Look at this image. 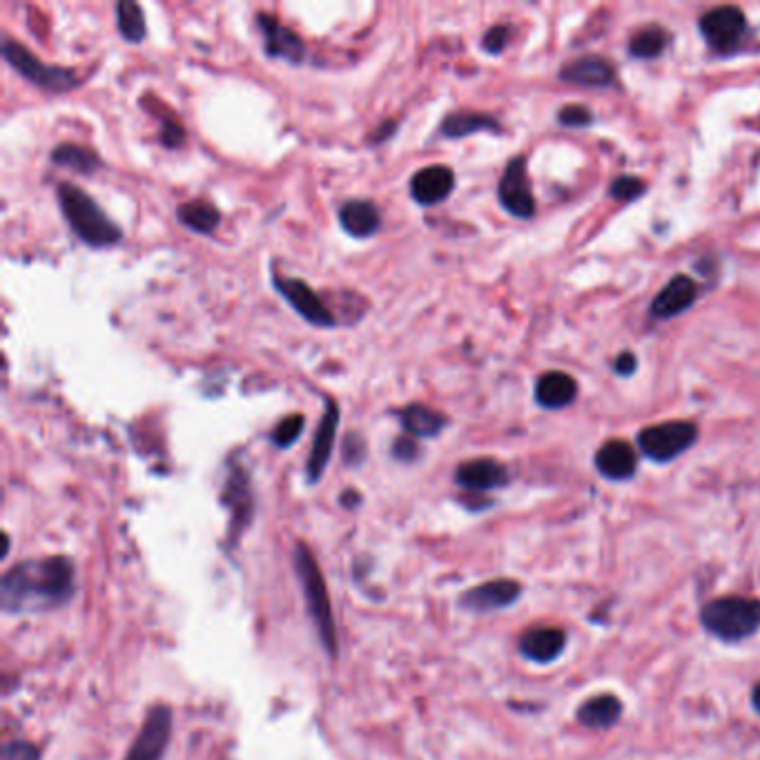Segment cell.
Instances as JSON below:
<instances>
[{"label":"cell","mask_w":760,"mask_h":760,"mask_svg":"<svg viewBox=\"0 0 760 760\" xmlns=\"http://www.w3.org/2000/svg\"><path fill=\"white\" fill-rule=\"evenodd\" d=\"M76 589L74 564L56 558L27 560L9 569L0 582V604L5 613H43L63 607Z\"/></svg>","instance_id":"obj_1"},{"label":"cell","mask_w":760,"mask_h":760,"mask_svg":"<svg viewBox=\"0 0 760 760\" xmlns=\"http://www.w3.org/2000/svg\"><path fill=\"white\" fill-rule=\"evenodd\" d=\"M56 197L67 226L87 246L112 248L121 243L123 230L119 223L107 217V212L79 185L70 181L58 183Z\"/></svg>","instance_id":"obj_2"},{"label":"cell","mask_w":760,"mask_h":760,"mask_svg":"<svg viewBox=\"0 0 760 760\" xmlns=\"http://www.w3.org/2000/svg\"><path fill=\"white\" fill-rule=\"evenodd\" d=\"M295 571L301 591H304L310 620H313L319 633V642L330 656H337V629L333 620V607H330V593L313 551L304 542H299L295 549Z\"/></svg>","instance_id":"obj_3"},{"label":"cell","mask_w":760,"mask_h":760,"mask_svg":"<svg viewBox=\"0 0 760 760\" xmlns=\"http://www.w3.org/2000/svg\"><path fill=\"white\" fill-rule=\"evenodd\" d=\"M709 633L725 642L745 640L760 629V600L727 596L709 602L700 613Z\"/></svg>","instance_id":"obj_4"},{"label":"cell","mask_w":760,"mask_h":760,"mask_svg":"<svg viewBox=\"0 0 760 760\" xmlns=\"http://www.w3.org/2000/svg\"><path fill=\"white\" fill-rule=\"evenodd\" d=\"M3 58L25 81L41 87L45 92H70L81 83L79 74L70 70V67L47 65L29 52L25 45L12 41L7 36L3 38Z\"/></svg>","instance_id":"obj_5"},{"label":"cell","mask_w":760,"mask_h":760,"mask_svg":"<svg viewBox=\"0 0 760 760\" xmlns=\"http://www.w3.org/2000/svg\"><path fill=\"white\" fill-rule=\"evenodd\" d=\"M698 440V426L694 422L676 420V422H662L656 426H647L645 431L638 435V446L649 460L654 462H671L676 460L680 453H685L687 448L694 446Z\"/></svg>","instance_id":"obj_6"},{"label":"cell","mask_w":760,"mask_h":760,"mask_svg":"<svg viewBox=\"0 0 760 760\" xmlns=\"http://www.w3.org/2000/svg\"><path fill=\"white\" fill-rule=\"evenodd\" d=\"M272 286H275L279 295L288 301L290 308L295 310L299 317H304L308 324H313L317 328L337 326V317L333 310L328 308L326 301L321 299L304 279L281 277L277 275V272H272Z\"/></svg>","instance_id":"obj_7"},{"label":"cell","mask_w":760,"mask_h":760,"mask_svg":"<svg viewBox=\"0 0 760 760\" xmlns=\"http://www.w3.org/2000/svg\"><path fill=\"white\" fill-rule=\"evenodd\" d=\"M745 32V14L732 5L709 9L700 18V34L716 54H734L743 43Z\"/></svg>","instance_id":"obj_8"},{"label":"cell","mask_w":760,"mask_h":760,"mask_svg":"<svg viewBox=\"0 0 760 760\" xmlns=\"http://www.w3.org/2000/svg\"><path fill=\"white\" fill-rule=\"evenodd\" d=\"M170 736L172 709L168 705H154L145 716L141 732L136 734L125 760H163L165 749L170 745Z\"/></svg>","instance_id":"obj_9"},{"label":"cell","mask_w":760,"mask_h":760,"mask_svg":"<svg viewBox=\"0 0 760 760\" xmlns=\"http://www.w3.org/2000/svg\"><path fill=\"white\" fill-rule=\"evenodd\" d=\"M498 197L502 208L518 219H531L535 214V199L531 190L529 174H526L524 157H515L504 168L498 185Z\"/></svg>","instance_id":"obj_10"},{"label":"cell","mask_w":760,"mask_h":760,"mask_svg":"<svg viewBox=\"0 0 760 760\" xmlns=\"http://www.w3.org/2000/svg\"><path fill=\"white\" fill-rule=\"evenodd\" d=\"M339 406L335 399L326 397V411L321 415L313 448H310L308 462H306V477L310 484H317L321 477H324L330 457H333L335 451V440H337V428H339Z\"/></svg>","instance_id":"obj_11"},{"label":"cell","mask_w":760,"mask_h":760,"mask_svg":"<svg viewBox=\"0 0 760 760\" xmlns=\"http://www.w3.org/2000/svg\"><path fill=\"white\" fill-rule=\"evenodd\" d=\"M257 27L263 36V50L268 58H281L290 65H304L306 45L292 32L290 27L281 25L272 14H257Z\"/></svg>","instance_id":"obj_12"},{"label":"cell","mask_w":760,"mask_h":760,"mask_svg":"<svg viewBox=\"0 0 760 760\" xmlns=\"http://www.w3.org/2000/svg\"><path fill=\"white\" fill-rule=\"evenodd\" d=\"M520 593H522V587L515 580H509V578L491 580L471 591H466L462 596V607L473 613L498 611V609L511 607V604L520 598Z\"/></svg>","instance_id":"obj_13"},{"label":"cell","mask_w":760,"mask_h":760,"mask_svg":"<svg viewBox=\"0 0 760 760\" xmlns=\"http://www.w3.org/2000/svg\"><path fill=\"white\" fill-rule=\"evenodd\" d=\"M455 482L471 493H484L509 484V471L498 460L480 457V460H469L457 466Z\"/></svg>","instance_id":"obj_14"},{"label":"cell","mask_w":760,"mask_h":760,"mask_svg":"<svg viewBox=\"0 0 760 760\" xmlns=\"http://www.w3.org/2000/svg\"><path fill=\"white\" fill-rule=\"evenodd\" d=\"M455 174L446 165H428L411 179V197L420 206H437L451 197Z\"/></svg>","instance_id":"obj_15"},{"label":"cell","mask_w":760,"mask_h":760,"mask_svg":"<svg viewBox=\"0 0 760 760\" xmlns=\"http://www.w3.org/2000/svg\"><path fill=\"white\" fill-rule=\"evenodd\" d=\"M564 647H567V633L555 627L529 629L520 638L522 656L535 665H549V662L558 660Z\"/></svg>","instance_id":"obj_16"},{"label":"cell","mask_w":760,"mask_h":760,"mask_svg":"<svg viewBox=\"0 0 760 760\" xmlns=\"http://www.w3.org/2000/svg\"><path fill=\"white\" fill-rule=\"evenodd\" d=\"M696 297H698V288L694 284V279H689L687 275H676L665 288L658 292L654 304H651V315H654L656 319L678 317L694 306Z\"/></svg>","instance_id":"obj_17"},{"label":"cell","mask_w":760,"mask_h":760,"mask_svg":"<svg viewBox=\"0 0 760 760\" xmlns=\"http://www.w3.org/2000/svg\"><path fill=\"white\" fill-rule=\"evenodd\" d=\"M596 469L607 480H629L638 471V455L625 440H611L596 453Z\"/></svg>","instance_id":"obj_18"},{"label":"cell","mask_w":760,"mask_h":760,"mask_svg":"<svg viewBox=\"0 0 760 760\" xmlns=\"http://www.w3.org/2000/svg\"><path fill=\"white\" fill-rule=\"evenodd\" d=\"M339 223L346 235L355 239L373 237L382 228V212L373 201L353 199L339 208Z\"/></svg>","instance_id":"obj_19"},{"label":"cell","mask_w":760,"mask_h":760,"mask_svg":"<svg viewBox=\"0 0 760 760\" xmlns=\"http://www.w3.org/2000/svg\"><path fill=\"white\" fill-rule=\"evenodd\" d=\"M560 79L584 87H609L616 81V70L600 56H582L562 67Z\"/></svg>","instance_id":"obj_20"},{"label":"cell","mask_w":760,"mask_h":760,"mask_svg":"<svg viewBox=\"0 0 760 760\" xmlns=\"http://www.w3.org/2000/svg\"><path fill=\"white\" fill-rule=\"evenodd\" d=\"M578 397V384L576 379L567 373H560V370H551V373H544L538 384H535V399L538 404L549 408V411H558V408H564L576 402Z\"/></svg>","instance_id":"obj_21"},{"label":"cell","mask_w":760,"mask_h":760,"mask_svg":"<svg viewBox=\"0 0 760 760\" xmlns=\"http://www.w3.org/2000/svg\"><path fill=\"white\" fill-rule=\"evenodd\" d=\"M397 417L406 435L411 437H437L448 424L442 413H437L435 408H428L424 404H408L399 408Z\"/></svg>","instance_id":"obj_22"},{"label":"cell","mask_w":760,"mask_h":760,"mask_svg":"<svg viewBox=\"0 0 760 760\" xmlns=\"http://www.w3.org/2000/svg\"><path fill=\"white\" fill-rule=\"evenodd\" d=\"M620 716H622L620 698L611 694L589 698L587 703L580 705L576 714L578 723L589 729H609L618 723Z\"/></svg>","instance_id":"obj_23"},{"label":"cell","mask_w":760,"mask_h":760,"mask_svg":"<svg viewBox=\"0 0 760 760\" xmlns=\"http://www.w3.org/2000/svg\"><path fill=\"white\" fill-rule=\"evenodd\" d=\"M50 159L54 165H58V168L72 170L76 174H83V177L99 172L103 168V161L99 154H96L92 148H87V145H79V143L56 145L50 154Z\"/></svg>","instance_id":"obj_24"},{"label":"cell","mask_w":760,"mask_h":760,"mask_svg":"<svg viewBox=\"0 0 760 760\" xmlns=\"http://www.w3.org/2000/svg\"><path fill=\"white\" fill-rule=\"evenodd\" d=\"M440 132L448 139H464L475 132H500V123L482 112H453L442 121Z\"/></svg>","instance_id":"obj_25"},{"label":"cell","mask_w":760,"mask_h":760,"mask_svg":"<svg viewBox=\"0 0 760 760\" xmlns=\"http://www.w3.org/2000/svg\"><path fill=\"white\" fill-rule=\"evenodd\" d=\"M177 219L197 235H212L221 223V212L206 199H192L177 208Z\"/></svg>","instance_id":"obj_26"},{"label":"cell","mask_w":760,"mask_h":760,"mask_svg":"<svg viewBox=\"0 0 760 760\" xmlns=\"http://www.w3.org/2000/svg\"><path fill=\"white\" fill-rule=\"evenodd\" d=\"M226 502L230 504V509L235 511L237 524L248 522V518L252 515L250 480H248V473L237 464L230 469V477H228V484H226Z\"/></svg>","instance_id":"obj_27"},{"label":"cell","mask_w":760,"mask_h":760,"mask_svg":"<svg viewBox=\"0 0 760 760\" xmlns=\"http://www.w3.org/2000/svg\"><path fill=\"white\" fill-rule=\"evenodd\" d=\"M669 43V36L662 27L651 25L640 29L631 36L629 41V56L640 58V61H649V58H658Z\"/></svg>","instance_id":"obj_28"},{"label":"cell","mask_w":760,"mask_h":760,"mask_svg":"<svg viewBox=\"0 0 760 760\" xmlns=\"http://www.w3.org/2000/svg\"><path fill=\"white\" fill-rule=\"evenodd\" d=\"M116 25H119V32L128 43H141L148 34L143 9L134 0H121L116 5Z\"/></svg>","instance_id":"obj_29"},{"label":"cell","mask_w":760,"mask_h":760,"mask_svg":"<svg viewBox=\"0 0 760 760\" xmlns=\"http://www.w3.org/2000/svg\"><path fill=\"white\" fill-rule=\"evenodd\" d=\"M304 426H306V417L304 415H299V413L288 415L286 420H281L277 424V428L270 435V440H272V444L279 446V448H288V446H292V444H295L299 440L301 433H304Z\"/></svg>","instance_id":"obj_30"},{"label":"cell","mask_w":760,"mask_h":760,"mask_svg":"<svg viewBox=\"0 0 760 760\" xmlns=\"http://www.w3.org/2000/svg\"><path fill=\"white\" fill-rule=\"evenodd\" d=\"M647 190V183L638 177H618L609 185V197L616 201H636Z\"/></svg>","instance_id":"obj_31"},{"label":"cell","mask_w":760,"mask_h":760,"mask_svg":"<svg viewBox=\"0 0 760 760\" xmlns=\"http://www.w3.org/2000/svg\"><path fill=\"white\" fill-rule=\"evenodd\" d=\"M558 123L562 128H589L593 114L584 105H567L558 112Z\"/></svg>","instance_id":"obj_32"},{"label":"cell","mask_w":760,"mask_h":760,"mask_svg":"<svg viewBox=\"0 0 760 760\" xmlns=\"http://www.w3.org/2000/svg\"><path fill=\"white\" fill-rule=\"evenodd\" d=\"M509 34H511V32H509V27L495 25V27L489 29V32L484 34V38H482V47H484V50L489 52V54H500V52H504V47L509 45Z\"/></svg>","instance_id":"obj_33"},{"label":"cell","mask_w":760,"mask_h":760,"mask_svg":"<svg viewBox=\"0 0 760 760\" xmlns=\"http://www.w3.org/2000/svg\"><path fill=\"white\" fill-rule=\"evenodd\" d=\"M391 453H393L395 460L408 464V462H415L417 457H420L422 451H420V444L415 442V437L402 435V437H397V440H395Z\"/></svg>","instance_id":"obj_34"},{"label":"cell","mask_w":760,"mask_h":760,"mask_svg":"<svg viewBox=\"0 0 760 760\" xmlns=\"http://www.w3.org/2000/svg\"><path fill=\"white\" fill-rule=\"evenodd\" d=\"M364 457H366L364 437L357 435V433H350L344 440V460L350 466H355V464H362Z\"/></svg>","instance_id":"obj_35"},{"label":"cell","mask_w":760,"mask_h":760,"mask_svg":"<svg viewBox=\"0 0 760 760\" xmlns=\"http://www.w3.org/2000/svg\"><path fill=\"white\" fill-rule=\"evenodd\" d=\"M5 760H41V752L27 740H14L5 747Z\"/></svg>","instance_id":"obj_36"},{"label":"cell","mask_w":760,"mask_h":760,"mask_svg":"<svg viewBox=\"0 0 760 760\" xmlns=\"http://www.w3.org/2000/svg\"><path fill=\"white\" fill-rule=\"evenodd\" d=\"M161 141L165 148H181L185 141V130L181 121H163V130H161Z\"/></svg>","instance_id":"obj_37"},{"label":"cell","mask_w":760,"mask_h":760,"mask_svg":"<svg viewBox=\"0 0 760 760\" xmlns=\"http://www.w3.org/2000/svg\"><path fill=\"white\" fill-rule=\"evenodd\" d=\"M636 368H638V359H636V355H633V353H622L616 359V364H613V370H616V373L620 377L633 375V370H636Z\"/></svg>","instance_id":"obj_38"},{"label":"cell","mask_w":760,"mask_h":760,"mask_svg":"<svg viewBox=\"0 0 760 760\" xmlns=\"http://www.w3.org/2000/svg\"><path fill=\"white\" fill-rule=\"evenodd\" d=\"M395 130H397V123L395 121H388V123L382 125V128H379V132L373 136V141L375 143H382L384 139H388V136H393Z\"/></svg>","instance_id":"obj_39"},{"label":"cell","mask_w":760,"mask_h":760,"mask_svg":"<svg viewBox=\"0 0 760 760\" xmlns=\"http://www.w3.org/2000/svg\"><path fill=\"white\" fill-rule=\"evenodd\" d=\"M341 504L348 506V509H353V506H357V504H359V493H357V491H353V489L346 491L344 495H341Z\"/></svg>","instance_id":"obj_40"},{"label":"cell","mask_w":760,"mask_h":760,"mask_svg":"<svg viewBox=\"0 0 760 760\" xmlns=\"http://www.w3.org/2000/svg\"><path fill=\"white\" fill-rule=\"evenodd\" d=\"M752 703L756 707V711L760 714V682L754 687V694H752Z\"/></svg>","instance_id":"obj_41"}]
</instances>
